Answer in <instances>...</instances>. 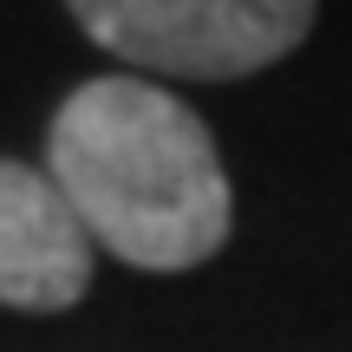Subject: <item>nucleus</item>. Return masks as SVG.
<instances>
[{"label": "nucleus", "instance_id": "nucleus-1", "mask_svg": "<svg viewBox=\"0 0 352 352\" xmlns=\"http://www.w3.org/2000/svg\"><path fill=\"white\" fill-rule=\"evenodd\" d=\"M46 176L85 235L144 274L202 267L235 228L209 124L151 78H85L52 111Z\"/></svg>", "mask_w": 352, "mask_h": 352}, {"label": "nucleus", "instance_id": "nucleus-2", "mask_svg": "<svg viewBox=\"0 0 352 352\" xmlns=\"http://www.w3.org/2000/svg\"><path fill=\"white\" fill-rule=\"evenodd\" d=\"M91 46L164 78H248L307 39L320 0H65Z\"/></svg>", "mask_w": 352, "mask_h": 352}, {"label": "nucleus", "instance_id": "nucleus-3", "mask_svg": "<svg viewBox=\"0 0 352 352\" xmlns=\"http://www.w3.org/2000/svg\"><path fill=\"white\" fill-rule=\"evenodd\" d=\"M98 241L72 215L46 170L0 157V307L65 314L91 294Z\"/></svg>", "mask_w": 352, "mask_h": 352}]
</instances>
